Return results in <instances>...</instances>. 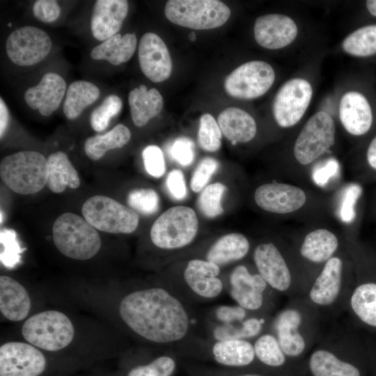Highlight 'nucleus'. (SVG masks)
<instances>
[{
  "label": "nucleus",
  "instance_id": "11",
  "mask_svg": "<svg viewBox=\"0 0 376 376\" xmlns=\"http://www.w3.org/2000/svg\"><path fill=\"white\" fill-rule=\"evenodd\" d=\"M0 176L15 193H37L47 182V159L40 152L31 150L11 154L1 159Z\"/></svg>",
  "mask_w": 376,
  "mask_h": 376
},
{
  "label": "nucleus",
  "instance_id": "21",
  "mask_svg": "<svg viewBox=\"0 0 376 376\" xmlns=\"http://www.w3.org/2000/svg\"><path fill=\"white\" fill-rule=\"evenodd\" d=\"M139 62L143 73L155 83L166 80L172 71V61L164 40L148 32L142 36L138 49Z\"/></svg>",
  "mask_w": 376,
  "mask_h": 376
},
{
  "label": "nucleus",
  "instance_id": "19",
  "mask_svg": "<svg viewBox=\"0 0 376 376\" xmlns=\"http://www.w3.org/2000/svg\"><path fill=\"white\" fill-rule=\"evenodd\" d=\"M51 48L52 40L49 35L33 26H24L12 32L6 43L8 58L20 66L39 63L48 55Z\"/></svg>",
  "mask_w": 376,
  "mask_h": 376
},
{
  "label": "nucleus",
  "instance_id": "33",
  "mask_svg": "<svg viewBox=\"0 0 376 376\" xmlns=\"http://www.w3.org/2000/svg\"><path fill=\"white\" fill-rule=\"evenodd\" d=\"M47 185L54 193H61L66 187H79L78 173L65 152L58 151L48 157Z\"/></svg>",
  "mask_w": 376,
  "mask_h": 376
},
{
  "label": "nucleus",
  "instance_id": "35",
  "mask_svg": "<svg viewBox=\"0 0 376 376\" xmlns=\"http://www.w3.org/2000/svg\"><path fill=\"white\" fill-rule=\"evenodd\" d=\"M99 95V88L91 82L81 80L71 83L66 91L64 114L70 120L77 118L85 108L97 100Z\"/></svg>",
  "mask_w": 376,
  "mask_h": 376
},
{
  "label": "nucleus",
  "instance_id": "12",
  "mask_svg": "<svg viewBox=\"0 0 376 376\" xmlns=\"http://www.w3.org/2000/svg\"><path fill=\"white\" fill-rule=\"evenodd\" d=\"M24 338L38 348L54 352L69 345L75 336V328L63 313L49 310L29 318L21 329Z\"/></svg>",
  "mask_w": 376,
  "mask_h": 376
},
{
  "label": "nucleus",
  "instance_id": "43",
  "mask_svg": "<svg viewBox=\"0 0 376 376\" xmlns=\"http://www.w3.org/2000/svg\"><path fill=\"white\" fill-rule=\"evenodd\" d=\"M127 202L132 210L144 215L155 214L159 207V196L151 188H140L131 191L127 195Z\"/></svg>",
  "mask_w": 376,
  "mask_h": 376
},
{
  "label": "nucleus",
  "instance_id": "31",
  "mask_svg": "<svg viewBox=\"0 0 376 376\" xmlns=\"http://www.w3.org/2000/svg\"><path fill=\"white\" fill-rule=\"evenodd\" d=\"M212 354L216 362L230 367L247 366L256 359L253 341L244 339L215 340Z\"/></svg>",
  "mask_w": 376,
  "mask_h": 376
},
{
  "label": "nucleus",
  "instance_id": "29",
  "mask_svg": "<svg viewBox=\"0 0 376 376\" xmlns=\"http://www.w3.org/2000/svg\"><path fill=\"white\" fill-rule=\"evenodd\" d=\"M273 315L252 313L245 320L230 324H217L212 333L215 340L244 339L253 341L269 331Z\"/></svg>",
  "mask_w": 376,
  "mask_h": 376
},
{
  "label": "nucleus",
  "instance_id": "55",
  "mask_svg": "<svg viewBox=\"0 0 376 376\" xmlns=\"http://www.w3.org/2000/svg\"><path fill=\"white\" fill-rule=\"evenodd\" d=\"M188 38H189V40L190 41H191V42L195 41L196 39V33H195L194 31L191 32V33L189 34Z\"/></svg>",
  "mask_w": 376,
  "mask_h": 376
},
{
  "label": "nucleus",
  "instance_id": "14",
  "mask_svg": "<svg viewBox=\"0 0 376 376\" xmlns=\"http://www.w3.org/2000/svg\"><path fill=\"white\" fill-rule=\"evenodd\" d=\"M198 221L195 211L187 206L172 207L153 223L150 240L157 247L173 250L189 244L195 238Z\"/></svg>",
  "mask_w": 376,
  "mask_h": 376
},
{
  "label": "nucleus",
  "instance_id": "13",
  "mask_svg": "<svg viewBox=\"0 0 376 376\" xmlns=\"http://www.w3.org/2000/svg\"><path fill=\"white\" fill-rule=\"evenodd\" d=\"M229 293L236 304L246 310L272 315L279 293L274 291L256 269L238 265L229 276Z\"/></svg>",
  "mask_w": 376,
  "mask_h": 376
},
{
  "label": "nucleus",
  "instance_id": "8",
  "mask_svg": "<svg viewBox=\"0 0 376 376\" xmlns=\"http://www.w3.org/2000/svg\"><path fill=\"white\" fill-rule=\"evenodd\" d=\"M364 345L345 328L332 329L313 347L308 370L313 376H361L360 369L347 357Z\"/></svg>",
  "mask_w": 376,
  "mask_h": 376
},
{
  "label": "nucleus",
  "instance_id": "26",
  "mask_svg": "<svg viewBox=\"0 0 376 376\" xmlns=\"http://www.w3.org/2000/svg\"><path fill=\"white\" fill-rule=\"evenodd\" d=\"M128 13L125 0L96 1L91 19L93 36L104 41L118 33Z\"/></svg>",
  "mask_w": 376,
  "mask_h": 376
},
{
  "label": "nucleus",
  "instance_id": "9",
  "mask_svg": "<svg viewBox=\"0 0 376 376\" xmlns=\"http://www.w3.org/2000/svg\"><path fill=\"white\" fill-rule=\"evenodd\" d=\"M308 226L289 242L312 284L324 265L342 248L344 236L322 224Z\"/></svg>",
  "mask_w": 376,
  "mask_h": 376
},
{
  "label": "nucleus",
  "instance_id": "57",
  "mask_svg": "<svg viewBox=\"0 0 376 376\" xmlns=\"http://www.w3.org/2000/svg\"><path fill=\"white\" fill-rule=\"evenodd\" d=\"M371 251H372L373 255L375 256V257L376 258V251H374L373 249H371Z\"/></svg>",
  "mask_w": 376,
  "mask_h": 376
},
{
  "label": "nucleus",
  "instance_id": "28",
  "mask_svg": "<svg viewBox=\"0 0 376 376\" xmlns=\"http://www.w3.org/2000/svg\"><path fill=\"white\" fill-rule=\"evenodd\" d=\"M221 133L233 145L251 141L256 135L257 125L246 111L236 107L224 109L218 116Z\"/></svg>",
  "mask_w": 376,
  "mask_h": 376
},
{
  "label": "nucleus",
  "instance_id": "7",
  "mask_svg": "<svg viewBox=\"0 0 376 376\" xmlns=\"http://www.w3.org/2000/svg\"><path fill=\"white\" fill-rule=\"evenodd\" d=\"M343 236L354 270V283L346 311L354 323L376 331V258L357 236Z\"/></svg>",
  "mask_w": 376,
  "mask_h": 376
},
{
  "label": "nucleus",
  "instance_id": "25",
  "mask_svg": "<svg viewBox=\"0 0 376 376\" xmlns=\"http://www.w3.org/2000/svg\"><path fill=\"white\" fill-rule=\"evenodd\" d=\"M66 84L63 78L54 72L46 73L36 86L28 88L24 99L32 109H38L44 116L56 111L64 96Z\"/></svg>",
  "mask_w": 376,
  "mask_h": 376
},
{
  "label": "nucleus",
  "instance_id": "34",
  "mask_svg": "<svg viewBox=\"0 0 376 376\" xmlns=\"http://www.w3.org/2000/svg\"><path fill=\"white\" fill-rule=\"evenodd\" d=\"M136 47V37L133 33H120L111 36L95 46L91 56L94 60H105L118 65L128 61L133 56Z\"/></svg>",
  "mask_w": 376,
  "mask_h": 376
},
{
  "label": "nucleus",
  "instance_id": "1",
  "mask_svg": "<svg viewBox=\"0 0 376 376\" xmlns=\"http://www.w3.org/2000/svg\"><path fill=\"white\" fill-rule=\"evenodd\" d=\"M118 313L132 333L154 344L176 345L187 339L192 328L187 306L165 288L129 292L121 299Z\"/></svg>",
  "mask_w": 376,
  "mask_h": 376
},
{
  "label": "nucleus",
  "instance_id": "32",
  "mask_svg": "<svg viewBox=\"0 0 376 376\" xmlns=\"http://www.w3.org/2000/svg\"><path fill=\"white\" fill-rule=\"evenodd\" d=\"M128 101L132 121L137 127L146 125L161 111L164 104L160 93L154 88L148 90L145 85L132 90Z\"/></svg>",
  "mask_w": 376,
  "mask_h": 376
},
{
  "label": "nucleus",
  "instance_id": "5",
  "mask_svg": "<svg viewBox=\"0 0 376 376\" xmlns=\"http://www.w3.org/2000/svg\"><path fill=\"white\" fill-rule=\"evenodd\" d=\"M354 283L352 258L344 244L315 278L304 297L322 318H334L345 312Z\"/></svg>",
  "mask_w": 376,
  "mask_h": 376
},
{
  "label": "nucleus",
  "instance_id": "3",
  "mask_svg": "<svg viewBox=\"0 0 376 376\" xmlns=\"http://www.w3.org/2000/svg\"><path fill=\"white\" fill-rule=\"evenodd\" d=\"M323 318L304 296L290 298L272 316V331L290 359L302 357L322 338Z\"/></svg>",
  "mask_w": 376,
  "mask_h": 376
},
{
  "label": "nucleus",
  "instance_id": "40",
  "mask_svg": "<svg viewBox=\"0 0 376 376\" xmlns=\"http://www.w3.org/2000/svg\"><path fill=\"white\" fill-rule=\"evenodd\" d=\"M226 189L222 183L215 182L202 190L198 199V207L204 216L214 218L224 212L221 200Z\"/></svg>",
  "mask_w": 376,
  "mask_h": 376
},
{
  "label": "nucleus",
  "instance_id": "46",
  "mask_svg": "<svg viewBox=\"0 0 376 376\" xmlns=\"http://www.w3.org/2000/svg\"><path fill=\"white\" fill-rule=\"evenodd\" d=\"M219 162L212 157L203 159L194 170L190 182L191 189L194 192L203 190L212 175L217 171Z\"/></svg>",
  "mask_w": 376,
  "mask_h": 376
},
{
  "label": "nucleus",
  "instance_id": "24",
  "mask_svg": "<svg viewBox=\"0 0 376 376\" xmlns=\"http://www.w3.org/2000/svg\"><path fill=\"white\" fill-rule=\"evenodd\" d=\"M339 118L345 132L352 136L368 134L373 124V115L366 97L358 91H348L339 104Z\"/></svg>",
  "mask_w": 376,
  "mask_h": 376
},
{
  "label": "nucleus",
  "instance_id": "47",
  "mask_svg": "<svg viewBox=\"0 0 376 376\" xmlns=\"http://www.w3.org/2000/svg\"><path fill=\"white\" fill-rule=\"evenodd\" d=\"M146 172L154 178L162 177L166 171V164L162 150L155 145L146 147L142 152Z\"/></svg>",
  "mask_w": 376,
  "mask_h": 376
},
{
  "label": "nucleus",
  "instance_id": "53",
  "mask_svg": "<svg viewBox=\"0 0 376 376\" xmlns=\"http://www.w3.org/2000/svg\"><path fill=\"white\" fill-rule=\"evenodd\" d=\"M367 217L369 221L376 223V188L368 206Z\"/></svg>",
  "mask_w": 376,
  "mask_h": 376
},
{
  "label": "nucleus",
  "instance_id": "15",
  "mask_svg": "<svg viewBox=\"0 0 376 376\" xmlns=\"http://www.w3.org/2000/svg\"><path fill=\"white\" fill-rule=\"evenodd\" d=\"M164 13L177 25L196 30L212 29L224 24L230 16V8L217 0H169Z\"/></svg>",
  "mask_w": 376,
  "mask_h": 376
},
{
  "label": "nucleus",
  "instance_id": "56",
  "mask_svg": "<svg viewBox=\"0 0 376 376\" xmlns=\"http://www.w3.org/2000/svg\"><path fill=\"white\" fill-rule=\"evenodd\" d=\"M241 376H261V375H257V374H246Z\"/></svg>",
  "mask_w": 376,
  "mask_h": 376
},
{
  "label": "nucleus",
  "instance_id": "23",
  "mask_svg": "<svg viewBox=\"0 0 376 376\" xmlns=\"http://www.w3.org/2000/svg\"><path fill=\"white\" fill-rule=\"evenodd\" d=\"M220 267L207 260L193 259L188 262L183 274L187 288L202 299H213L224 290V283L218 277Z\"/></svg>",
  "mask_w": 376,
  "mask_h": 376
},
{
  "label": "nucleus",
  "instance_id": "49",
  "mask_svg": "<svg viewBox=\"0 0 376 376\" xmlns=\"http://www.w3.org/2000/svg\"><path fill=\"white\" fill-rule=\"evenodd\" d=\"M252 313L237 304L221 305L215 308L214 316L217 324H230L245 320Z\"/></svg>",
  "mask_w": 376,
  "mask_h": 376
},
{
  "label": "nucleus",
  "instance_id": "48",
  "mask_svg": "<svg viewBox=\"0 0 376 376\" xmlns=\"http://www.w3.org/2000/svg\"><path fill=\"white\" fill-rule=\"evenodd\" d=\"M194 143L189 138L176 139L170 146L169 154L173 159L181 166H189L194 159Z\"/></svg>",
  "mask_w": 376,
  "mask_h": 376
},
{
  "label": "nucleus",
  "instance_id": "27",
  "mask_svg": "<svg viewBox=\"0 0 376 376\" xmlns=\"http://www.w3.org/2000/svg\"><path fill=\"white\" fill-rule=\"evenodd\" d=\"M31 301L25 288L15 279L0 276V311L8 320L19 322L29 313Z\"/></svg>",
  "mask_w": 376,
  "mask_h": 376
},
{
  "label": "nucleus",
  "instance_id": "42",
  "mask_svg": "<svg viewBox=\"0 0 376 376\" xmlns=\"http://www.w3.org/2000/svg\"><path fill=\"white\" fill-rule=\"evenodd\" d=\"M122 101L116 95H110L96 107L91 115V125L96 132H102L108 127L111 118L116 116L121 110Z\"/></svg>",
  "mask_w": 376,
  "mask_h": 376
},
{
  "label": "nucleus",
  "instance_id": "22",
  "mask_svg": "<svg viewBox=\"0 0 376 376\" xmlns=\"http://www.w3.org/2000/svg\"><path fill=\"white\" fill-rule=\"evenodd\" d=\"M253 33L260 46L269 49H279L295 40L298 28L295 21L285 15L267 14L256 19Z\"/></svg>",
  "mask_w": 376,
  "mask_h": 376
},
{
  "label": "nucleus",
  "instance_id": "18",
  "mask_svg": "<svg viewBox=\"0 0 376 376\" xmlns=\"http://www.w3.org/2000/svg\"><path fill=\"white\" fill-rule=\"evenodd\" d=\"M312 96V86L303 78H293L284 83L273 102L272 111L276 124L285 129L296 125L306 113Z\"/></svg>",
  "mask_w": 376,
  "mask_h": 376
},
{
  "label": "nucleus",
  "instance_id": "37",
  "mask_svg": "<svg viewBox=\"0 0 376 376\" xmlns=\"http://www.w3.org/2000/svg\"><path fill=\"white\" fill-rule=\"evenodd\" d=\"M256 358L263 365L271 368H281L290 359L283 352L275 335L267 331L253 341Z\"/></svg>",
  "mask_w": 376,
  "mask_h": 376
},
{
  "label": "nucleus",
  "instance_id": "41",
  "mask_svg": "<svg viewBox=\"0 0 376 376\" xmlns=\"http://www.w3.org/2000/svg\"><path fill=\"white\" fill-rule=\"evenodd\" d=\"M200 147L208 152H215L221 146V131L214 118L210 113L201 116L197 134Z\"/></svg>",
  "mask_w": 376,
  "mask_h": 376
},
{
  "label": "nucleus",
  "instance_id": "39",
  "mask_svg": "<svg viewBox=\"0 0 376 376\" xmlns=\"http://www.w3.org/2000/svg\"><path fill=\"white\" fill-rule=\"evenodd\" d=\"M347 169L350 177L357 184L376 182V134L367 145L363 157L350 163Z\"/></svg>",
  "mask_w": 376,
  "mask_h": 376
},
{
  "label": "nucleus",
  "instance_id": "52",
  "mask_svg": "<svg viewBox=\"0 0 376 376\" xmlns=\"http://www.w3.org/2000/svg\"><path fill=\"white\" fill-rule=\"evenodd\" d=\"M9 122V113L3 99H0V136L2 139L6 132Z\"/></svg>",
  "mask_w": 376,
  "mask_h": 376
},
{
  "label": "nucleus",
  "instance_id": "51",
  "mask_svg": "<svg viewBox=\"0 0 376 376\" xmlns=\"http://www.w3.org/2000/svg\"><path fill=\"white\" fill-rule=\"evenodd\" d=\"M166 186L172 197L182 200L187 196V187L183 173L179 169L171 171L167 175Z\"/></svg>",
  "mask_w": 376,
  "mask_h": 376
},
{
  "label": "nucleus",
  "instance_id": "20",
  "mask_svg": "<svg viewBox=\"0 0 376 376\" xmlns=\"http://www.w3.org/2000/svg\"><path fill=\"white\" fill-rule=\"evenodd\" d=\"M46 365L42 352L29 343L11 341L0 347V376H39Z\"/></svg>",
  "mask_w": 376,
  "mask_h": 376
},
{
  "label": "nucleus",
  "instance_id": "17",
  "mask_svg": "<svg viewBox=\"0 0 376 376\" xmlns=\"http://www.w3.org/2000/svg\"><path fill=\"white\" fill-rule=\"evenodd\" d=\"M275 72L267 62L251 61L235 69L225 79L224 88L230 96L252 100L265 94L275 80Z\"/></svg>",
  "mask_w": 376,
  "mask_h": 376
},
{
  "label": "nucleus",
  "instance_id": "30",
  "mask_svg": "<svg viewBox=\"0 0 376 376\" xmlns=\"http://www.w3.org/2000/svg\"><path fill=\"white\" fill-rule=\"evenodd\" d=\"M251 249L243 234L231 233L219 238L208 249L206 260L219 267L244 258Z\"/></svg>",
  "mask_w": 376,
  "mask_h": 376
},
{
  "label": "nucleus",
  "instance_id": "38",
  "mask_svg": "<svg viewBox=\"0 0 376 376\" xmlns=\"http://www.w3.org/2000/svg\"><path fill=\"white\" fill-rule=\"evenodd\" d=\"M347 54L366 57L376 54V24L366 25L349 34L342 42Z\"/></svg>",
  "mask_w": 376,
  "mask_h": 376
},
{
  "label": "nucleus",
  "instance_id": "44",
  "mask_svg": "<svg viewBox=\"0 0 376 376\" xmlns=\"http://www.w3.org/2000/svg\"><path fill=\"white\" fill-rule=\"evenodd\" d=\"M175 367V361L171 357L163 355L148 364L133 368L127 376H171Z\"/></svg>",
  "mask_w": 376,
  "mask_h": 376
},
{
  "label": "nucleus",
  "instance_id": "54",
  "mask_svg": "<svg viewBox=\"0 0 376 376\" xmlns=\"http://www.w3.org/2000/svg\"><path fill=\"white\" fill-rule=\"evenodd\" d=\"M366 7L368 12L376 17V0H368L366 1Z\"/></svg>",
  "mask_w": 376,
  "mask_h": 376
},
{
  "label": "nucleus",
  "instance_id": "6",
  "mask_svg": "<svg viewBox=\"0 0 376 376\" xmlns=\"http://www.w3.org/2000/svg\"><path fill=\"white\" fill-rule=\"evenodd\" d=\"M336 124L329 113L320 111L311 116L293 143L292 162L285 171L288 180L313 186L309 182L311 171L331 152L336 143Z\"/></svg>",
  "mask_w": 376,
  "mask_h": 376
},
{
  "label": "nucleus",
  "instance_id": "45",
  "mask_svg": "<svg viewBox=\"0 0 376 376\" xmlns=\"http://www.w3.org/2000/svg\"><path fill=\"white\" fill-rule=\"evenodd\" d=\"M0 237L1 244L3 246L1 253V261L7 267H13L19 263V254L22 251L16 233L13 230L4 228L1 230Z\"/></svg>",
  "mask_w": 376,
  "mask_h": 376
},
{
  "label": "nucleus",
  "instance_id": "4",
  "mask_svg": "<svg viewBox=\"0 0 376 376\" xmlns=\"http://www.w3.org/2000/svg\"><path fill=\"white\" fill-rule=\"evenodd\" d=\"M252 257L257 272L279 295L290 298L304 296L311 285L288 241L260 242Z\"/></svg>",
  "mask_w": 376,
  "mask_h": 376
},
{
  "label": "nucleus",
  "instance_id": "50",
  "mask_svg": "<svg viewBox=\"0 0 376 376\" xmlns=\"http://www.w3.org/2000/svg\"><path fill=\"white\" fill-rule=\"evenodd\" d=\"M61 9L56 1L38 0L33 6L34 16L43 22L55 21L60 15Z\"/></svg>",
  "mask_w": 376,
  "mask_h": 376
},
{
  "label": "nucleus",
  "instance_id": "16",
  "mask_svg": "<svg viewBox=\"0 0 376 376\" xmlns=\"http://www.w3.org/2000/svg\"><path fill=\"white\" fill-rule=\"evenodd\" d=\"M81 212L93 227L109 233H131L136 229L139 221L134 210L102 195L88 198L82 205Z\"/></svg>",
  "mask_w": 376,
  "mask_h": 376
},
{
  "label": "nucleus",
  "instance_id": "10",
  "mask_svg": "<svg viewBox=\"0 0 376 376\" xmlns=\"http://www.w3.org/2000/svg\"><path fill=\"white\" fill-rule=\"evenodd\" d=\"M53 242L65 256L88 260L99 251L102 241L99 233L84 218L66 212L58 217L52 227Z\"/></svg>",
  "mask_w": 376,
  "mask_h": 376
},
{
  "label": "nucleus",
  "instance_id": "2",
  "mask_svg": "<svg viewBox=\"0 0 376 376\" xmlns=\"http://www.w3.org/2000/svg\"><path fill=\"white\" fill-rule=\"evenodd\" d=\"M253 199L267 213L307 225L322 224L334 215V196L313 186L267 182L256 189Z\"/></svg>",
  "mask_w": 376,
  "mask_h": 376
},
{
  "label": "nucleus",
  "instance_id": "36",
  "mask_svg": "<svg viewBox=\"0 0 376 376\" xmlns=\"http://www.w3.org/2000/svg\"><path fill=\"white\" fill-rule=\"evenodd\" d=\"M130 138L131 132L128 127L118 124L104 134L88 138L84 143V150L90 159L98 160L107 151L123 147Z\"/></svg>",
  "mask_w": 376,
  "mask_h": 376
}]
</instances>
